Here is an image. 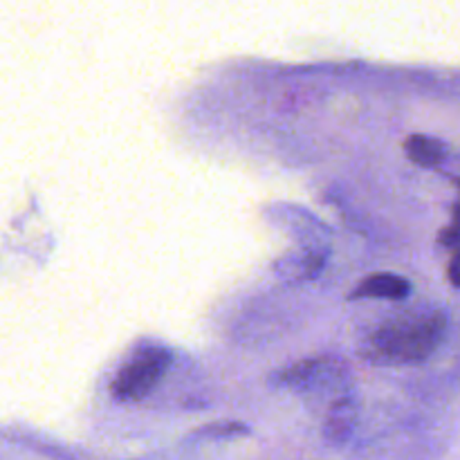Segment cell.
Masks as SVG:
<instances>
[{
    "label": "cell",
    "instance_id": "5b68a950",
    "mask_svg": "<svg viewBox=\"0 0 460 460\" xmlns=\"http://www.w3.org/2000/svg\"><path fill=\"white\" fill-rule=\"evenodd\" d=\"M328 371H331V368H328V362H323V359H313V362H304L288 368L281 376V380L290 386H308L314 385L317 380H322Z\"/></svg>",
    "mask_w": 460,
    "mask_h": 460
},
{
    "label": "cell",
    "instance_id": "7a4b0ae2",
    "mask_svg": "<svg viewBox=\"0 0 460 460\" xmlns=\"http://www.w3.org/2000/svg\"><path fill=\"white\" fill-rule=\"evenodd\" d=\"M171 358L164 350H151L126 364L112 382V395L124 402H135L151 394L169 368Z\"/></svg>",
    "mask_w": 460,
    "mask_h": 460
},
{
    "label": "cell",
    "instance_id": "277c9868",
    "mask_svg": "<svg viewBox=\"0 0 460 460\" xmlns=\"http://www.w3.org/2000/svg\"><path fill=\"white\" fill-rule=\"evenodd\" d=\"M404 151L411 157L416 164L425 166V169H436L447 160V146L440 139L427 137V135H413L404 144Z\"/></svg>",
    "mask_w": 460,
    "mask_h": 460
},
{
    "label": "cell",
    "instance_id": "3957f363",
    "mask_svg": "<svg viewBox=\"0 0 460 460\" xmlns=\"http://www.w3.org/2000/svg\"><path fill=\"white\" fill-rule=\"evenodd\" d=\"M411 295V283L398 274H373L364 279L362 286L353 292L355 299L376 296V299H407Z\"/></svg>",
    "mask_w": 460,
    "mask_h": 460
},
{
    "label": "cell",
    "instance_id": "52a82bcc",
    "mask_svg": "<svg viewBox=\"0 0 460 460\" xmlns=\"http://www.w3.org/2000/svg\"><path fill=\"white\" fill-rule=\"evenodd\" d=\"M454 182H456V187L460 189V180L456 178ZM438 243L443 247H460V200L454 205L452 223H449L443 232H440Z\"/></svg>",
    "mask_w": 460,
    "mask_h": 460
},
{
    "label": "cell",
    "instance_id": "6da1fadb",
    "mask_svg": "<svg viewBox=\"0 0 460 460\" xmlns=\"http://www.w3.org/2000/svg\"><path fill=\"white\" fill-rule=\"evenodd\" d=\"M447 317L440 310H409L377 328L367 355L377 364H418L443 341Z\"/></svg>",
    "mask_w": 460,
    "mask_h": 460
},
{
    "label": "cell",
    "instance_id": "ba28073f",
    "mask_svg": "<svg viewBox=\"0 0 460 460\" xmlns=\"http://www.w3.org/2000/svg\"><path fill=\"white\" fill-rule=\"evenodd\" d=\"M447 277H449V281H452V286L458 288V290H460V247H458L456 254H454L452 263H449Z\"/></svg>",
    "mask_w": 460,
    "mask_h": 460
},
{
    "label": "cell",
    "instance_id": "8992f818",
    "mask_svg": "<svg viewBox=\"0 0 460 460\" xmlns=\"http://www.w3.org/2000/svg\"><path fill=\"white\" fill-rule=\"evenodd\" d=\"M353 422H355L353 404H350L349 400L335 404L331 418H328V436H331L332 440H341L350 431Z\"/></svg>",
    "mask_w": 460,
    "mask_h": 460
}]
</instances>
